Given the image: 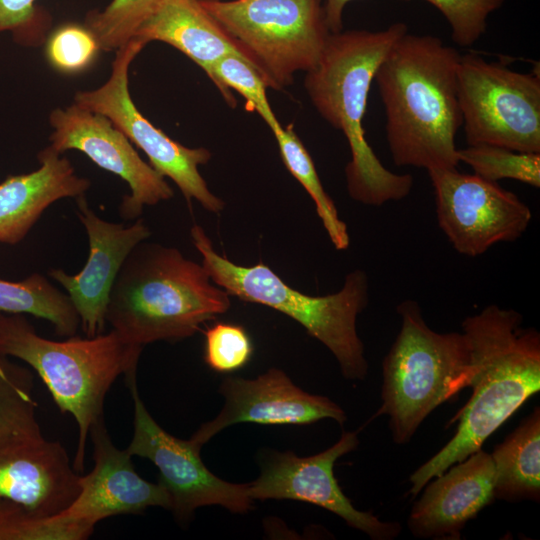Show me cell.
<instances>
[{
    "instance_id": "d6986e66",
    "label": "cell",
    "mask_w": 540,
    "mask_h": 540,
    "mask_svg": "<svg viewBox=\"0 0 540 540\" xmlns=\"http://www.w3.org/2000/svg\"><path fill=\"white\" fill-rule=\"evenodd\" d=\"M495 471L491 454L480 449L425 486L407 518L420 539H460L465 525L494 499Z\"/></svg>"
},
{
    "instance_id": "30bf717a",
    "label": "cell",
    "mask_w": 540,
    "mask_h": 540,
    "mask_svg": "<svg viewBox=\"0 0 540 540\" xmlns=\"http://www.w3.org/2000/svg\"><path fill=\"white\" fill-rule=\"evenodd\" d=\"M144 47L132 38L116 50L109 79L96 89L76 92L74 103L108 118L146 154L160 175L177 185L188 205L194 199L204 209L219 213L225 204L210 191L199 172V166L211 159V152L203 147H186L168 137L138 110L130 96L129 67Z\"/></svg>"
},
{
    "instance_id": "ba28073f",
    "label": "cell",
    "mask_w": 540,
    "mask_h": 540,
    "mask_svg": "<svg viewBox=\"0 0 540 540\" xmlns=\"http://www.w3.org/2000/svg\"><path fill=\"white\" fill-rule=\"evenodd\" d=\"M199 1L274 90L313 69L330 35L322 0Z\"/></svg>"
},
{
    "instance_id": "3957f363",
    "label": "cell",
    "mask_w": 540,
    "mask_h": 540,
    "mask_svg": "<svg viewBox=\"0 0 540 540\" xmlns=\"http://www.w3.org/2000/svg\"><path fill=\"white\" fill-rule=\"evenodd\" d=\"M407 32L405 23L396 22L380 31L330 33L319 62L306 72L304 84L315 109L348 141V193L353 200L369 206L401 200L413 186L410 174H396L384 167L368 144L362 126L378 66Z\"/></svg>"
},
{
    "instance_id": "4fadbf2b",
    "label": "cell",
    "mask_w": 540,
    "mask_h": 540,
    "mask_svg": "<svg viewBox=\"0 0 540 540\" xmlns=\"http://www.w3.org/2000/svg\"><path fill=\"white\" fill-rule=\"evenodd\" d=\"M358 444L357 432L351 431L343 432L333 446L312 456L270 451L262 458L259 477L248 483V494L252 500L290 499L314 504L373 540H393L401 533V525L357 510L334 476L336 461Z\"/></svg>"
},
{
    "instance_id": "8fae6325",
    "label": "cell",
    "mask_w": 540,
    "mask_h": 540,
    "mask_svg": "<svg viewBox=\"0 0 540 540\" xmlns=\"http://www.w3.org/2000/svg\"><path fill=\"white\" fill-rule=\"evenodd\" d=\"M136 371L125 375L134 403L133 436L126 450L158 468L159 483L170 497L169 510L181 522L202 506L219 505L233 513L251 510L248 483H230L214 475L201 459V445L169 434L153 419L138 392Z\"/></svg>"
},
{
    "instance_id": "e0dca14e",
    "label": "cell",
    "mask_w": 540,
    "mask_h": 540,
    "mask_svg": "<svg viewBox=\"0 0 540 540\" xmlns=\"http://www.w3.org/2000/svg\"><path fill=\"white\" fill-rule=\"evenodd\" d=\"M93 469L81 476V490L64 510L69 516L92 527L108 517L138 514L148 507L170 509V497L158 482L143 479L135 470L132 456L112 442L103 417L91 427Z\"/></svg>"
},
{
    "instance_id": "9c48e42d",
    "label": "cell",
    "mask_w": 540,
    "mask_h": 540,
    "mask_svg": "<svg viewBox=\"0 0 540 540\" xmlns=\"http://www.w3.org/2000/svg\"><path fill=\"white\" fill-rule=\"evenodd\" d=\"M458 99L468 145L540 153V76L467 53L458 64Z\"/></svg>"
},
{
    "instance_id": "cb8c5ba5",
    "label": "cell",
    "mask_w": 540,
    "mask_h": 540,
    "mask_svg": "<svg viewBox=\"0 0 540 540\" xmlns=\"http://www.w3.org/2000/svg\"><path fill=\"white\" fill-rule=\"evenodd\" d=\"M272 132L286 168L314 201L317 214L334 247L337 250L347 249L350 244L347 226L339 218L334 202L324 190L313 160L293 125H280Z\"/></svg>"
},
{
    "instance_id": "d6a6232c",
    "label": "cell",
    "mask_w": 540,
    "mask_h": 540,
    "mask_svg": "<svg viewBox=\"0 0 540 540\" xmlns=\"http://www.w3.org/2000/svg\"><path fill=\"white\" fill-rule=\"evenodd\" d=\"M37 0H0V33L11 32L21 45L37 46L45 41L49 15Z\"/></svg>"
},
{
    "instance_id": "1f68e13d",
    "label": "cell",
    "mask_w": 540,
    "mask_h": 540,
    "mask_svg": "<svg viewBox=\"0 0 540 540\" xmlns=\"http://www.w3.org/2000/svg\"><path fill=\"white\" fill-rule=\"evenodd\" d=\"M446 18L452 40L462 47L472 46L486 31L488 16L505 0H425Z\"/></svg>"
},
{
    "instance_id": "603a6c76",
    "label": "cell",
    "mask_w": 540,
    "mask_h": 540,
    "mask_svg": "<svg viewBox=\"0 0 540 540\" xmlns=\"http://www.w3.org/2000/svg\"><path fill=\"white\" fill-rule=\"evenodd\" d=\"M0 313L31 314L45 319L62 337L76 335L80 327L79 316L68 295L40 273L16 282L0 279Z\"/></svg>"
},
{
    "instance_id": "6da1fadb",
    "label": "cell",
    "mask_w": 540,
    "mask_h": 540,
    "mask_svg": "<svg viewBox=\"0 0 540 540\" xmlns=\"http://www.w3.org/2000/svg\"><path fill=\"white\" fill-rule=\"evenodd\" d=\"M522 324L519 312L495 304L463 320L473 367L472 393L448 422L450 426L458 421L452 439L410 475L412 498L431 479L480 450L540 390V334Z\"/></svg>"
},
{
    "instance_id": "4dcf8cb0",
    "label": "cell",
    "mask_w": 540,
    "mask_h": 540,
    "mask_svg": "<svg viewBox=\"0 0 540 540\" xmlns=\"http://www.w3.org/2000/svg\"><path fill=\"white\" fill-rule=\"evenodd\" d=\"M252 353L250 337L240 325L219 322L205 331L204 360L214 371H236L248 363Z\"/></svg>"
},
{
    "instance_id": "836d02e7",
    "label": "cell",
    "mask_w": 540,
    "mask_h": 540,
    "mask_svg": "<svg viewBox=\"0 0 540 540\" xmlns=\"http://www.w3.org/2000/svg\"><path fill=\"white\" fill-rule=\"evenodd\" d=\"M352 0H324L323 11L325 22L330 33H338L343 29V11ZM409 1V0H404Z\"/></svg>"
},
{
    "instance_id": "52a82bcc",
    "label": "cell",
    "mask_w": 540,
    "mask_h": 540,
    "mask_svg": "<svg viewBox=\"0 0 540 540\" xmlns=\"http://www.w3.org/2000/svg\"><path fill=\"white\" fill-rule=\"evenodd\" d=\"M396 310L401 327L382 361V403L375 416H388L392 439L402 445L433 410L469 387L473 367L463 332L432 330L415 300Z\"/></svg>"
},
{
    "instance_id": "83f0119b",
    "label": "cell",
    "mask_w": 540,
    "mask_h": 540,
    "mask_svg": "<svg viewBox=\"0 0 540 540\" xmlns=\"http://www.w3.org/2000/svg\"><path fill=\"white\" fill-rule=\"evenodd\" d=\"M210 79L231 107L236 105L231 90H236L245 99V109L257 112L271 131L281 125L268 102L267 83L244 59L236 55L221 58L213 66Z\"/></svg>"
},
{
    "instance_id": "9a60e30c",
    "label": "cell",
    "mask_w": 540,
    "mask_h": 540,
    "mask_svg": "<svg viewBox=\"0 0 540 540\" xmlns=\"http://www.w3.org/2000/svg\"><path fill=\"white\" fill-rule=\"evenodd\" d=\"M76 204V215L88 236L86 264L75 275L60 268L50 269L48 275L66 290L85 337H94L105 331L110 292L124 261L151 231L141 218L129 226L101 218L84 195L76 198Z\"/></svg>"
},
{
    "instance_id": "7402d4cb",
    "label": "cell",
    "mask_w": 540,
    "mask_h": 540,
    "mask_svg": "<svg viewBox=\"0 0 540 540\" xmlns=\"http://www.w3.org/2000/svg\"><path fill=\"white\" fill-rule=\"evenodd\" d=\"M494 497L509 502L540 499V409L497 444L491 454Z\"/></svg>"
},
{
    "instance_id": "f546056e",
    "label": "cell",
    "mask_w": 540,
    "mask_h": 540,
    "mask_svg": "<svg viewBox=\"0 0 540 540\" xmlns=\"http://www.w3.org/2000/svg\"><path fill=\"white\" fill-rule=\"evenodd\" d=\"M100 51L99 44L84 25L65 24L46 40V57L62 73H78L88 68Z\"/></svg>"
},
{
    "instance_id": "8992f818",
    "label": "cell",
    "mask_w": 540,
    "mask_h": 540,
    "mask_svg": "<svg viewBox=\"0 0 540 540\" xmlns=\"http://www.w3.org/2000/svg\"><path fill=\"white\" fill-rule=\"evenodd\" d=\"M190 236L214 284L243 301L289 316L331 351L346 379L366 378L368 363L356 329L357 316L369 299L368 277L363 270L351 271L338 292L311 296L290 287L263 263L245 267L221 256L198 224L191 227Z\"/></svg>"
},
{
    "instance_id": "4316f807",
    "label": "cell",
    "mask_w": 540,
    "mask_h": 540,
    "mask_svg": "<svg viewBox=\"0 0 540 540\" xmlns=\"http://www.w3.org/2000/svg\"><path fill=\"white\" fill-rule=\"evenodd\" d=\"M457 157L459 162L469 165L475 175L485 180L497 182L508 178L540 187V153L478 144L457 149Z\"/></svg>"
},
{
    "instance_id": "44dd1931",
    "label": "cell",
    "mask_w": 540,
    "mask_h": 540,
    "mask_svg": "<svg viewBox=\"0 0 540 540\" xmlns=\"http://www.w3.org/2000/svg\"><path fill=\"white\" fill-rule=\"evenodd\" d=\"M132 38L145 46L152 41L173 46L196 63L209 78L216 62L228 55H236L256 69L199 0H164L143 21Z\"/></svg>"
},
{
    "instance_id": "7c38bea8",
    "label": "cell",
    "mask_w": 540,
    "mask_h": 540,
    "mask_svg": "<svg viewBox=\"0 0 540 540\" xmlns=\"http://www.w3.org/2000/svg\"><path fill=\"white\" fill-rule=\"evenodd\" d=\"M439 227L454 249L475 257L527 230L532 213L519 197L497 182L457 169L428 171Z\"/></svg>"
},
{
    "instance_id": "ffe728a7",
    "label": "cell",
    "mask_w": 540,
    "mask_h": 540,
    "mask_svg": "<svg viewBox=\"0 0 540 540\" xmlns=\"http://www.w3.org/2000/svg\"><path fill=\"white\" fill-rule=\"evenodd\" d=\"M37 159L36 170L8 176L0 183V243H19L50 205L83 196L91 186V181L78 176L71 162L52 147L42 149Z\"/></svg>"
},
{
    "instance_id": "f1b7e54d",
    "label": "cell",
    "mask_w": 540,
    "mask_h": 540,
    "mask_svg": "<svg viewBox=\"0 0 540 540\" xmlns=\"http://www.w3.org/2000/svg\"><path fill=\"white\" fill-rule=\"evenodd\" d=\"M164 0H111L102 10L90 11L84 26L96 38L100 50L116 51L128 43L143 21Z\"/></svg>"
},
{
    "instance_id": "2e32d148",
    "label": "cell",
    "mask_w": 540,
    "mask_h": 540,
    "mask_svg": "<svg viewBox=\"0 0 540 540\" xmlns=\"http://www.w3.org/2000/svg\"><path fill=\"white\" fill-rule=\"evenodd\" d=\"M219 391L225 398L220 413L191 436L201 446L221 430L239 423L306 425L330 418L343 425L347 419L335 402L302 390L278 368L255 379L226 377Z\"/></svg>"
},
{
    "instance_id": "7a4b0ae2",
    "label": "cell",
    "mask_w": 540,
    "mask_h": 540,
    "mask_svg": "<svg viewBox=\"0 0 540 540\" xmlns=\"http://www.w3.org/2000/svg\"><path fill=\"white\" fill-rule=\"evenodd\" d=\"M461 54L434 35L406 33L375 73L393 162L430 170L457 169L456 135Z\"/></svg>"
},
{
    "instance_id": "5bb4252c",
    "label": "cell",
    "mask_w": 540,
    "mask_h": 540,
    "mask_svg": "<svg viewBox=\"0 0 540 540\" xmlns=\"http://www.w3.org/2000/svg\"><path fill=\"white\" fill-rule=\"evenodd\" d=\"M49 121L53 128L50 147L59 153L80 151L129 185L130 194L124 195L119 205L124 220L138 219L144 206L173 197L165 177L139 156L130 140L105 116L73 103L54 109Z\"/></svg>"
},
{
    "instance_id": "277c9868",
    "label": "cell",
    "mask_w": 540,
    "mask_h": 540,
    "mask_svg": "<svg viewBox=\"0 0 540 540\" xmlns=\"http://www.w3.org/2000/svg\"><path fill=\"white\" fill-rule=\"evenodd\" d=\"M229 294L177 248L142 241L112 286L106 323L129 343L176 342L230 308Z\"/></svg>"
},
{
    "instance_id": "484cf974",
    "label": "cell",
    "mask_w": 540,
    "mask_h": 540,
    "mask_svg": "<svg viewBox=\"0 0 540 540\" xmlns=\"http://www.w3.org/2000/svg\"><path fill=\"white\" fill-rule=\"evenodd\" d=\"M94 527L65 512L42 516L0 499V540H86Z\"/></svg>"
},
{
    "instance_id": "ac0fdd59",
    "label": "cell",
    "mask_w": 540,
    "mask_h": 540,
    "mask_svg": "<svg viewBox=\"0 0 540 540\" xmlns=\"http://www.w3.org/2000/svg\"><path fill=\"white\" fill-rule=\"evenodd\" d=\"M80 490L81 475L59 441L41 434L0 444V499L48 516L67 509Z\"/></svg>"
},
{
    "instance_id": "5b68a950",
    "label": "cell",
    "mask_w": 540,
    "mask_h": 540,
    "mask_svg": "<svg viewBox=\"0 0 540 540\" xmlns=\"http://www.w3.org/2000/svg\"><path fill=\"white\" fill-rule=\"evenodd\" d=\"M143 346L110 330L94 337L55 341L40 336L22 314L0 313V356L31 366L62 413L73 416L78 442L73 466L84 469L91 427L103 417L107 392L120 375L137 370Z\"/></svg>"
},
{
    "instance_id": "d4e9b609",
    "label": "cell",
    "mask_w": 540,
    "mask_h": 540,
    "mask_svg": "<svg viewBox=\"0 0 540 540\" xmlns=\"http://www.w3.org/2000/svg\"><path fill=\"white\" fill-rule=\"evenodd\" d=\"M33 375L0 356V444L41 435Z\"/></svg>"
}]
</instances>
